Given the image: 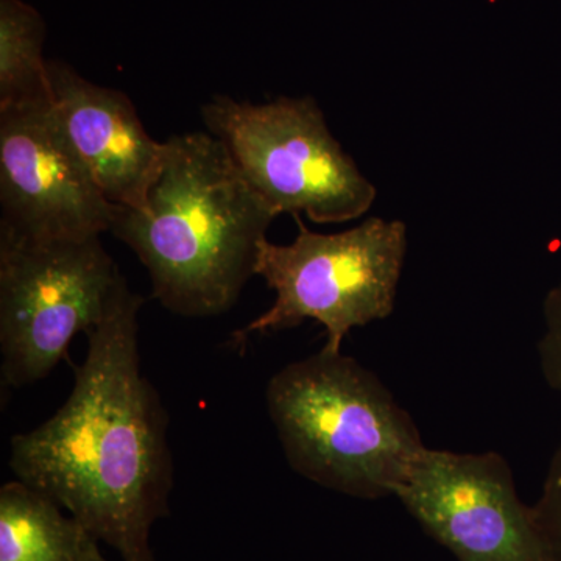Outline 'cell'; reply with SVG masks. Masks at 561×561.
<instances>
[{
    "mask_svg": "<svg viewBox=\"0 0 561 561\" xmlns=\"http://www.w3.org/2000/svg\"><path fill=\"white\" fill-rule=\"evenodd\" d=\"M294 219V242H261L254 275L275 291V302L232 332L234 348H245L251 334L291 330L316 320L327 331L323 350L342 353L351 330L393 312L408 254L404 221L370 217L350 230L321 234L306 227L298 214Z\"/></svg>",
    "mask_w": 561,
    "mask_h": 561,
    "instance_id": "277c9868",
    "label": "cell"
},
{
    "mask_svg": "<svg viewBox=\"0 0 561 561\" xmlns=\"http://www.w3.org/2000/svg\"><path fill=\"white\" fill-rule=\"evenodd\" d=\"M47 494L13 481L0 489V561H80L88 531Z\"/></svg>",
    "mask_w": 561,
    "mask_h": 561,
    "instance_id": "30bf717a",
    "label": "cell"
},
{
    "mask_svg": "<svg viewBox=\"0 0 561 561\" xmlns=\"http://www.w3.org/2000/svg\"><path fill=\"white\" fill-rule=\"evenodd\" d=\"M542 319L545 332L538 343L542 378L561 393V280L546 295Z\"/></svg>",
    "mask_w": 561,
    "mask_h": 561,
    "instance_id": "4fadbf2b",
    "label": "cell"
},
{
    "mask_svg": "<svg viewBox=\"0 0 561 561\" xmlns=\"http://www.w3.org/2000/svg\"><path fill=\"white\" fill-rule=\"evenodd\" d=\"M394 497L459 561H552L497 453L427 448Z\"/></svg>",
    "mask_w": 561,
    "mask_h": 561,
    "instance_id": "52a82bcc",
    "label": "cell"
},
{
    "mask_svg": "<svg viewBox=\"0 0 561 561\" xmlns=\"http://www.w3.org/2000/svg\"><path fill=\"white\" fill-rule=\"evenodd\" d=\"M265 400L291 470L346 496H394L427 449L378 376L342 353L286 365Z\"/></svg>",
    "mask_w": 561,
    "mask_h": 561,
    "instance_id": "3957f363",
    "label": "cell"
},
{
    "mask_svg": "<svg viewBox=\"0 0 561 561\" xmlns=\"http://www.w3.org/2000/svg\"><path fill=\"white\" fill-rule=\"evenodd\" d=\"M46 22L24 0H0V108L50 101Z\"/></svg>",
    "mask_w": 561,
    "mask_h": 561,
    "instance_id": "8fae6325",
    "label": "cell"
},
{
    "mask_svg": "<svg viewBox=\"0 0 561 561\" xmlns=\"http://www.w3.org/2000/svg\"><path fill=\"white\" fill-rule=\"evenodd\" d=\"M531 508L551 560L561 561V446L549 463L540 500Z\"/></svg>",
    "mask_w": 561,
    "mask_h": 561,
    "instance_id": "7c38bea8",
    "label": "cell"
},
{
    "mask_svg": "<svg viewBox=\"0 0 561 561\" xmlns=\"http://www.w3.org/2000/svg\"><path fill=\"white\" fill-rule=\"evenodd\" d=\"M275 219L227 147L195 131L165 140L146 201L117 206L110 232L149 272L154 300L176 316L203 319L230 311L241 298Z\"/></svg>",
    "mask_w": 561,
    "mask_h": 561,
    "instance_id": "7a4b0ae2",
    "label": "cell"
},
{
    "mask_svg": "<svg viewBox=\"0 0 561 561\" xmlns=\"http://www.w3.org/2000/svg\"><path fill=\"white\" fill-rule=\"evenodd\" d=\"M202 116L276 217L345 224L375 205L378 190L332 135L316 99L251 103L216 95Z\"/></svg>",
    "mask_w": 561,
    "mask_h": 561,
    "instance_id": "5b68a950",
    "label": "cell"
},
{
    "mask_svg": "<svg viewBox=\"0 0 561 561\" xmlns=\"http://www.w3.org/2000/svg\"><path fill=\"white\" fill-rule=\"evenodd\" d=\"M51 102L106 201L139 208L157 179L164 142L151 138L124 92L81 77L72 66L47 60Z\"/></svg>",
    "mask_w": 561,
    "mask_h": 561,
    "instance_id": "9c48e42d",
    "label": "cell"
},
{
    "mask_svg": "<svg viewBox=\"0 0 561 561\" xmlns=\"http://www.w3.org/2000/svg\"><path fill=\"white\" fill-rule=\"evenodd\" d=\"M80 561H106L101 552V548H99V541L91 537V535H88L87 540H84Z\"/></svg>",
    "mask_w": 561,
    "mask_h": 561,
    "instance_id": "5bb4252c",
    "label": "cell"
},
{
    "mask_svg": "<svg viewBox=\"0 0 561 561\" xmlns=\"http://www.w3.org/2000/svg\"><path fill=\"white\" fill-rule=\"evenodd\" d=\"M142 305L121 276L88 334L68 400L10 443L18 481L51 497L122 561H153L151 527L169 515L173 486L168 412L140 371Z\"/></svg>",
    "mask_w": 561,
    "mask_h": 561,
    "instance_id": "6da1fadb",
    "label": "cell"
},
{
    "mask_svg": "<svg viewBox=\"0 0 561 561\" xmlns=\"http://www.w3.org/2000/svg\"><path fill=\"white\" fill-rule=\"evenodd\" d=\"M0 230L31 239H84L110 231L117 206L55 110L43 101L0 108Z\"/></svg>",
    "mask_w": 561,
    "mask_h": 561,
    "instance_id": "ba28073f",
    "label": "cell"
},
{
    "mask_svg": "<svg viewBox=\"0 0 561 561\" xmlns=\"http://www.w3.org/2000/svg\"><path fill=\"white\" fill-rule=\"evenodd\" d=\"M121 276L101 236L31 239L0 230L3 387L47 378L73 337L99 327Z\"/></svg>",
    "mask_w": 561,
    "mask_h": 561,
    "instance_id": "8992f818",
    "label": "cell"
}]
</instances>
